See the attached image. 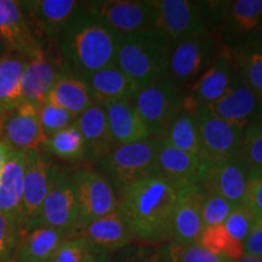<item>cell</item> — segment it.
<instances>
[{
	"instance_id": "cell-1",
	"label": "cell",
	"mask_w": 262,
	"mask_h": 262,
	"mask_svg": "<svg viewBox=\"0 0 262 262\" xmlns=\"http://www.w3.org/2000/svg\"><path fill=\"white\" fill-rule=\"evenodd\" d=\"M122 212L134 239L145 243L171 241L178 188L158 175L142 179L118 191Z\"/></svg>"
},
{
	"instance_id": "cell-2",
	"label": "cell",
	"mask_w": 262,
	"mask_h": 262,
	"mask_svg": "<svg viewBox=\"0 0 262 262\" xmlns=\"http://www.w3.org/2000/svg\"><path fill=\"white\" fill-rule=\"evenodd\" d=\"M60 37L62 56L79 78L116 64L119 37L88 14L84 5Z\"/></svg>"
},
{
	"instance_id": "cell-3",
	"label": "cell",
	"mask_w": 262,
	"mask_h": 262,
	"mask_svg": "<svg viewBox=\"0 0 262 262\" xmlns=\"http://www.w3.org/2000/svg\"><path fill=\"white\" fill-rule=\"evenodd\" d=\"M171 41L156 29L118 38L116 66L140 89L166 79Z\"/></svg>"
},
{
	"instance_id": "cell-4",
	"label": "cell",
	"mask_w": 262,
	"mask_h": 262,
	"mask_svg": "<svg viewBox=\"0 0 262 262\" xmlns=\"http://www.w3.org/2000/svg\"><path fill=\"white\" fill-rule=\"evenodd\" d=\"M159 139L116 146L98 163V172L117 192L131 183L157 175V150Z\"/></svg>"
},
{
	"instance_id": "cell-5",
	"label": "cell",
	"mask_w": 262,
	"mask_h": 262,
	"mask_svg": "<svg viewBox=\"0 0 262 262\" xmlns=\"http://www.w3.org/2000/svg\"><path fill=\"white\" fill-rule=\"evenodd\" d=\"M152 27L170 41L188 37L211 35L214 24L208 3L189 0H152Z\"/></svg>"
},
{
	"instance_id": "cell-6",
	"label": "cell",
	"mask_w": 262,
	"mask_h": 262,
	"mask_svg": "<svg viewBox=\"0 0 262 262\" xmlns=\"http://www.w3.org/2000/svg\"><path fill=\"white\" fill-rule=\"evenodd\" d=\"M35 226H49L77 233L79 226V210L72 172L67 169L55 165L52 168L50 187L40 211L31 224L26 226L24 231Z\"/></svg>"
},
{
	"instance_id": "cell-7",
	"label": "cell",
	"mask_w": 262,
	"mask_h": 262,
	"mask_svg": "<svg viewBox=\"0 0 262 262\" xmlns=\"http://www.w3.org/2000/svg\"><path fill=\"white\" fill-rule=\"evenodd\" d=\"M217 50L212 35L188 37L171 41L166 63V79L183 93L210 66Z\"/></svg>"
},
{
	"instance_id": "cell-8",
	"label": "cell",
	"mask_w": 262,
	"mask_h": 262,
	"mask_svg": "<svg viewBox=\"0 0 262 262\" xmlns=\"http://www.w3.org/2000/svg\"><path fill=\"white\" fill-rule=\"evenodd\" d=\"M182 98V91L168 79L140 89L134 106L152 139L165 136L169 126L183 111Z\"/></svg>"
},
{
	"instance_id": "cell-9",
	"label": "cell",
	"mask_w": 262,
	"mask_h": 262,
	"mask_svg": "<svg viewBox=\"0 0 262 262\" xmlns=\"http://www.w3.org/2000/svg\"><path fill=\"white\" fill-rule=\"evenodd\" d=\"M235 75L237 72L232 60L231 48L221 45L210 66L183 91V111L195 114L199 108L215 103L225 96Z\"/></svg>"
},
{
	"instance_id": "cell-10",
	"label": "cell",
	"mask_w": 262,
	"mask_h": 262,
	"mask_svg": "<svg viewBox=\"0 0 262 262\" xmlns=\"http://www.w3.org/2000/svg\"><path fill=\"white\" fill-rule=\"evenodd\" d=\"M79 210V226L90 224L118 210V195L110 181L97 170L79 168L72 172Z\"/></svg>"
},
{
	"instance_id": "cell-11",
	"label": "cell",
	"mask_w": 262,
	"mask_h": 262,
	"mask_svg": "<svg viewBox=\"0 0 262 262\" xmlns=\"http://www.w3.org/2000/svg\"><path fill=\"white\" fill-rule=\"evenodd\" d=\"M84 10L107 26L118 37L152 29L150 2L141 0H97L84 3Z\"/></svg>"
},
{
	"instance_id": "cell-12",
	"label": "cell",
	"mask_w": 262,
	"mask_h": 262,
	"mask_svg": "<svg viewBox=\"0 0 262 262\" xmlns=\"http://www.w3.org/2000/svg\"><path fill=\"white\" fill-rule=\"evenodd\" d=\"M201 136V163L216 164L239 156L244 129L227 123L205 107L195 112Z\"/></svg>"
},
{
	"instance_id": "cell-13",
	"label": "cell",
	"mask_w": 262,
	"mask_h": 262,
	"mask_svg": "<svg viewBox=\"0 0 262 262\" xmlns=\"http://www.w3.org/2000/svg\"><path fill=\"white\" fill-rule=\"evenodd\" d=\"M250 169L241 157L216 164L201 163L195 185L204 194H219L232 205L244 203Z\"/></svg>"
},
{
	"instance_id": "cell-14",
	"label": "cell",
	"mask_w": 262,
	"mask_h": 262,
	"mask_svg": "<svg viewBox=\"0 0 262 262\" xmlns=\"http://www.w3.org/2000/svg\"><path fill=\"white\" fill-rule=\"evenodd\" d=\"M84 3L77 0H33L19 2L33 34L39 39L60 37ZM40 42V41H39Z\"/></svg>"
},
{
	"instance_id": "cell-15",
	"label": "cell",
	"mask_w": 262,
	"mask_h": 262,
	"mask_svg": "<svg viewBox=\"0 0 262 262\" xmlns=\"http://www.w3.org/2000/svg\"><path fill=\"white\" fill-rule=\"evenodd\" d=\"M204 107L220 119L244 130L253 124L262 123V100L241 80L238 74L225 96Z\"/></svg>"
},
{
	"instance_id": "cell-16",
	"label": "cell",
	"mask_w": 262,
	"mask_h": 262,
	"mask_svg": "<svg viewBox=\"0 0 262 262\" xmlns=\"http://www.w3.org/2000/svg\"><path fill=\"white\" fill-rule=\"evenodd\" d=\"M262 28V0L227 2L222 18L224 47L234 49L256 41Z\"/></svg>"
},
{
	"instance_id": "cell-17",
	"label": "cell",
	"mask_w": 262,
	"mask_h": 262,
	"mask_svg": "<svg viewBox=\"0 0 262 262\" xmlns=\"http://www.w3.org/2000/svg\"><path fill=\"white\" fill-rule=\"evenodd\" d=\"M0 133L10 148L21 152L37 150L47 141L39 119V107L29 102H22L3 118Z\"/></svg>"
},
{
	"instance_id": "cell-18",
	"label": "cell",
	"mask_w": 262,
	"mask_h": 262,
	"mask_svg": "<svg viewBox=\"0 0 262 262\" xmlns=\"http://www.w3.org/2000/svg\"><path fill=\"white\" fill-rule=\"evenodd\" d=\"M51 160L40 150L25 152L24 195H22V222L24 228L37 217L50 187ZM24 231V229H22Z\"/></svg>"
},
{
	"instance_id": "cell-19",
	"label": "cell",
	"mask_w": 262,
	"mask_h": 262,
	"mask_svg": "<svg viewBox=\"0 0 262 262\" xmlns=\"http://www.w3.org/2000/svg\"><path fill=\"white\" fill-rule=\"evenodd\" d=\"M0 38L11 54L27 60L42 52L41 44L33 34L19 2L0 0Z\"/></svg>"
},
{
	"instance_id": "cell-20",
	"label": "cell",
	"mask_w": 262,
	"mask_h": 262,
	"mask_svg": "<svg viewBox=\"0 0 262 262\" xmlns=\"http://www.w3.org/2000/svg\"><path fill=\"white\" fill-rule=\"evenodd\" d=\"M203 201L204 193L196 185L178 188V202L171 225L172 243H196L204 228L202 220Z\"/></svg>"
},
{
	"instance_id": "cell-21",
	"label": "cell",
	"mask_w": 262,
	"mask_h": 262,
	"mask_svg": "<svg viewBox=\"0 0 262 262\" xmlns=\"http://www.w3.org/2000/svg\"><path fill=\"white\" fill-rule=\"evenodd\" d=\"M78 232L90 250L107 255L124 249L134 241L129 226L119 210L83 226Z\"/></svg>"
},
{
	"instance_id": "cell-22",
	"label": "cell",
	"mask_w": 262,
	"mask_h": 262,
	"mask_svg": "<svg viewBox=\"0 0 262 262\" xmlns=\"http://www.w3.org/2000/svg\"><path fill=\"white\" fill-rule=\"evenodd\" d=\"M201 170L199 157L176 148L164 137L159 139L157 150V175L176 188L195 185Z\"/></svg>"
},
{
	"instance_id": "cell-23",
	"label": "cell",
	"mask_w": 262,
	"mask_h": 262,
	"mask_svg": "<svg viewBox=\"0 0 262 262\" xmlns=\"http://www.w3.org/2000/svg\"><path fill=\"white\" fill-rule=\"evenodd\" d=\"M25 152L10 150L0 176V214L24 229L22 195H24Z\"/></svg>"
},
{
	"instance_id": "cell-24",
	"label": "cell",
	"mask_w": 262,
	"mask_h": 262,
	"mask_svg": "<svg viewBox=\"0 0 262 262\" xmlns=\"http://www.w3.org/2000/svg\"><path fill=\"white\" fill-rule=\"evenodd\" d=\"M75 125L83 136L85 159L100 162L114 147L106 112L102 104L93 102L75 119Z\"/></svg>"
},
{
	"instance_id": "cell-25",
	"label": "cell",
	"mask_w": 262,
	"mask_h": 262,
	"mask_svg": "<svg viewBox=\"0 0 262 262\" xmlns=\"http://www.w3.org/2000/svg\"><path fill=\"white\" fill-rule=\"evenodd\" d=\"M102 106L114 146L152 139L134 106V101H111Z\"/></svg>"
},
{
	"instance_id": "cell-26",
	"label": "cell",
	"mask_w": 262,
	"mask_h": 262,
	"mask_svg": "<svg viewBox=\"0 0 262 262\" xmlns=\"http://www.w3.org/2000/svg\"><path fill=\"white\" fill-rule=\"evenodd\" d=\"M77 233L49 226H35L21 233L14 262H49L60 245Z\"/></svg>"
},
{
	"instance_id": "cell-27",
	"label": "cell",
	"mask_w": 262,
	"mask_h": 262,
	"mask_svg": "<svg viewBox=\"0 0 262 262\" xmlns=\"http://www.w3.org/2000/svg\"><path fill=\"white\" fill-rule=\"evenodd\" d=\"M89 88L94 102L103 104L111 101H134L140 88L116 64L81 78Z\"/></svg>"
},
{
	"instance_id": "cell-28",
	"label": "cell",
	"mask_w": 262,
	"mask_h": 262,
	"mask_svg": "<svg viewBox=\"0 0 262 262\" xmlns=\"http://www.w3.org/2000/svg\"><path fill=\"white\" fill-rule=\"evenodd\" d=\"M58 75L56 68L49 61L44 51L27 60L22 77V96L25 102L33 103L37 107L47 102L48 95Z\"/></svg>"
},
{
	"instance_id": "cell-29",
	"label": "cell",
	"mask_w": 262,
	"mask_h": 262,
	"mask_svg": "<svg viewBox=\"0 0 262 262\" xmlns=\"http://www.w3.org/2000/svg\"><path fill=\"white\" fill-rule=\"evenodd\" d=\"M47 102L67 111L77 118L94 101L84 79L78 75L60 74L48 95Z\"/></svg>"
},
{
	"instance_id": "cell-30",
	"label": "cell",
	"mask_w": 262,
	"mask_h": 262,
	"mask_svg": "<svg viewBox=\"0 0 262 262\" xmlns=\"http://www.w3.org/2000/svg\"><path fill=\"white\" fill-rule=\"evenodd\" d=\"M27 58L15 54L0 57V118L25 102L22 96V77Z\"/></svg>"
},
{
	"instance_id": "cell-31",
	"label": "cell",
	"mask_w": 262,
	"mask_h": 262,
	"mask_svg": "<svg viewBox=\"0 0 262 262\" xmlns=\"http://www.w3.org/2000/svg\"><path fill=\"white\" fill-rule=\"evenodd\" d=\"M231 50L238 77L262 100V42H247Z\"/></svg>"
},
{
	"instance_id": "cell-32",
	"label": "cell",
	"mask_w": 262,
	"mask_h": 262,
	"mask_svg": "<svg viewBox=\"0 0 262 262\" xmlns=\"http://www.w3.org/2000/svg\"><path fill=\"white\" fill-rule=\"evenodd\" d=\"M164 139L183 152L201 157V136L195 114L182 111L169 126Z\"/></svg>"
},
{
	"instance_id": "cell-33",
	"label": "cell",
	"mask_w": 262,
	"mask_h": 262,
	"mask_svg": "<svg viewBox=\"0 0 262 262\" xmlns=\"http://www.w3.org/2000/svg\"><path fill=\"white\" fill-rule=\"evenodd\" d=\"M196 244L215 256L231 262H237L244 256L243 243L232 238L224 225L203 228Z\"/></svg>"
},
{
	"instance_id": "cell-34",
	"label": "cell",
	"mask_w": 262,
	"mask_h": 262,
	"mask_svg": "<svg viewBox=\"0 0 262 262\" xmlns=\"http://www.w3.org/2000/svg\"><path fill=\"white\" fill-rule=\"evenodd\" d=\"M45 146L51 155L68 162H79L85 159V145L79 129L75 125L66 127L49 136Z\"/></svg>"
},
{
	"instance_id": "cell-35",
	"label": "cell",
	"mask_w": 262,
	"mask_h": 262,
	"mask_svg": "<svg viewBox=\"0 0 262 262\" xmlns=\"http://www.w3.org/2000/svg\"><path fill=\"white\" fill-rule=\"evenodd\" d=\"M239 157L250 171L262 172V123H256L244 130Z\"/></svg>"
},
{
	"instance_id": "cell-36",
	"label": "cell",
	"mask_w": 262,
	"mask_h": 262,
	"mask_svg": "<svg viewBox=\"0 0 262 262\" xmlns=\"http://www.w3.org/2000/svg\"><path fill=\"white\" fill-rule=\"evenodd\" d=\"M256 219L257 215L243 203L232 209L231 214L224 222V226L232 238L243 243L253 228Z\"/></svg>"
},
{
	"instance_id": "cell-37",
	"label": "cell",
	"mask_w": 262,
	"mask_h": 262,
	"mask_svg": "<svg viewBox=\"0 0 262 262\" xmlns=\"http://www.w3.org/2000/svg\"><path fill=\"white\" fill-rule=\"evenodd\" d=\"M39 119L44 135L48 139L57 131L73 125L77 118L60 107L45 102L39 106Z\"/></svg>"
},
{
	"instance_id": "cell-38",
	"label": "cell",
	"mask_w": 262,
	"mask_h": 262,
	"mask_svg": "<svg viewBox=\"0 0 262 262\" xmlns=\"http://www.w3.org/2000/svg\"><path fill=\"white\" fill-rule=\"evenodd\" d=\"M166 262H224L220 258L203 249L196 243L179 244L170 243L166 248Z\"/></svg>"
},
{
	"instance_id": "cell-39",
	"label": "cell",
	"mask_w": 262,
	"mask_h": 262,
	"mask_svg": "<svg viewBox=\"0 0 262 262\" xmlns=\"http://www.w3.org/2000/svg\"><path fill=\"white\" fill-rule=\"evenodd\" d=\"M234 205H232L227 199L222 198L219 194H204V201L202 205V220L203 226H216L224 225L226 219L231 214L232 209Z\"/></svg>"
},
{
	"instance_id": "cell-40",
	"label": "cell",
	"mask_w": 262,
	"mask_h": 262,
	"mask_svg": "<svg viewBox=\"0 0 262 262\" xmlns=\"http://www.w3.org/2000/svg\"><path fill=\"white\" fill-rule=\"evenodd\" d=\"M21 233L17 225L0 214V262H14Z\"/></svg>"
},
{
	"instance_id": "cell-41",
	"label": "cell",
	"mask_w": 262,
	"mask_h": 262,
	"mask_svg": "<svg viewBox=\"0 0 262 262\" xmlns=\"http://www.w3.org/2000/svg\"><path fill=\"white\" fill-rule=\"evenodd\" d=\"M88 249L84 239L77 233L60 245L49 262H83Z\"/></svg>"
},
{
	"instance_id": "cell-42",
	"label": "cell",
	"mask_w": 262,
	"mask_h": 262,
	"mask_svg": "<svg viewBox=\"0 0 262 262\" xmlns=\"http://www.w3.org/2000/svg\"><path fill=\"white\" fill-rule=\"evenodd\" d=\"M244 204L257 216H262V172L250 171L245 189Z\"/></svg>"
},
{
	"instance_id": "cell-43",
	"label": "cell",
	"mask_w": 262,
	"mask_h": 262,
	"mask_svg": "<svg viewBox=\"0 0 262 262\" xmlns=\"http://www.w3.org/2000/svg\"><path fill=\"white\" fill-rule=\"evenodd\" d=\"M244 256L262 257V216H257L256 221L243 242Z\"/></svg>"
},
{
	"instance_id": "cell-44",
	"label": "cell",
	"mask_w": 262,
	"mask_h": 262,
	"mask_svg": "<svg viewBox=\"0 0 262 262\" xmlns=\"http://www.w3.org/2000/svg\"><path fill=\"white\" fill-rule=\"evenodd\" d=\"M83 262H110V258H108L107 254L97 253V251L88 249Z\"/></svg>"
},
{
	"instance_id": "cell-45",
	"label": "cell",
	"mask_w": 262,
	"mask_h": 262,
	"mask_svg": "<svg viewBox=\"0 0 262 262\" xmlns=\"http://www.w3.org/2000/svg\"><path fill=\"white\" fill-rule=\"evenodd\" d=\"M10 150H11V148L6 145L4 141H0V176H2L3 170L5 168V164L10 155Z\"/></svg>"
},
{
	"instance_id": "cell-46",
	"label": "cell",
	"mask_w": 262,
	"mask_h": 262,
	"mask_svg": "<svg viewBox=\"0 0 262 262\" xmlns=\"http://www.w3.org/2000/svg\"><path fill=\"white\" fill-rule=\"evenodd\" d=\"M9 54H11V52H10L8 45H6L4 40L0 38V57L6 56V55H9Z\"/></svg>"
},
{
	"instance_id": "cell-47",
	"label": "cell",
	"mask_w": 262,
	"mask_h": 262,
	"mask_svg": "<svg viewBox=\"0 0 262 262\" xmlns=\"http://www.w3.org/2000/svg\"><path fill=\"white\" fill-rule=\"evenodd\" d=\"M237 262H262V257H253V256H243Z\"/></svg>"
},
{
	"instance_id": "cell-48",
	"label": "cell",
	"mask_w": 262,
	"mask_h": 262,
	"mask_svg": "<svg viewBox=\"0 0 262 262\" xmlns=\"http://www.w3.org/2000/svg\"><path fill=\"white\" fill-rule=\"evenodd\" d=\"M129 262V261H127ZM131 262H139V261H136V260H131ZM142 262H153V261H150V260H143Z\"/></svg>"
},
{
	"instance_id": "cell-49",
	"label": "cell",
	"mask_w": 262,
	"mask_h": 262,
	"mask_svg": "<svg viewBox=\"0 0 262 262\" xmlns=\"http://www.w3.org/2000/svg\"><path fill=\"white\" fill-rule=\"evenodd\" d=\"M225 262H231V261H228V260H225Z\"/></svg>"
},
{
	"instance_id": "cell-50",
	"label": "cell",
	"mask_w": 262,
	"mask_h": 262,
	"mask_svg": "<svg viewBox=\"0 0 262 262\" xmlns=\"http://www.w3.org/2000/svg\"><path fill=\"white\" fill-rule=\"evenodd\" d=\"M0 123H2V118H0Z\"/></svg>"
},
{
	"instance_id": "cell-51",
	"label": "cell",
	"mask_w": 262,
	"mask_h": 262,
	"mask_svg": "<svg viewBox=\"0 0 262 262\" xmlns=\"http://www.w3.org/2000/svg\"><path fill=\"white\" fill-rule=\"evenodd\" d=\"M24 262H29V261H24Z\"/></svg>"
},
{
	"instance_id": "cell-52",
	"label": "cell",
	"mask_w": 262,
	"mask_h": 262,
	"mask_svg": "<svg viewBox=\"0 0 262 262\" xmlns=\"http://www.w3.org/2000/svg\"><path fill=\"white\" fill-rule=\"evenodd\" d=\"M224 262H225V261H224Z\"/></svg>"
}]
</instances>
